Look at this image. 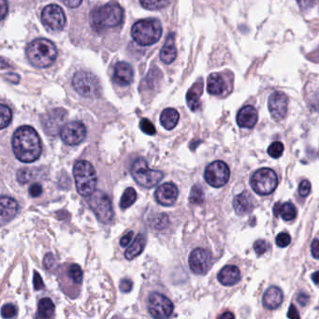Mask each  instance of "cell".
Returning a JSON list of instances; mask_svg holds the SVG:
<instances>
[{
    "label": "cell",
    "instance_id": "6da1fadb",
    "mask_svg": "<svg viewBox=\"0 0 319 319\" xmlns=\"http://www.w3.org/2000/svg\"><path fill=\"white\" fill-rule=\"evenodd\" d=\"M12 150L16 158L24 163H31L41 156V138L29 125L20 126L12 136Z\"/></svg>",
    "mask_w": 319,
    "mask_h": 319
},
{
    "label": "cell",
    "instance_id": "7a4b0ae2",
    "mask_svg": "<svg viewBox=\"0 0 319 319\" xmlns=\"http://www.w3.org/2000/svg\"><path fill=\"white\" fill-rule=\"evenodd\" d=\"M26 56L33 66L44 69L52 65L57 56V49L51 41L38 39L27 46Z\"/></svg>",
    "mask_w": 319,
    "mask_h": 319
},
{
    "label": "cell",
    "instance_id": "3957f363",
    "mask_svg": "<svg viewBox=\"0 0 319 319\" xmlns=\"http://www.w3.org/2000/svg\"><path fill=\"white\" fill-rule=\"evenodd\" d=\"M123 18V9L115 3L97 8L91 13L93 27L97 31L115 27L122 23Z\"/></svg>",
    "mask_w": 319,
    "mask_h": 319
},
{
    "label": "cell",
    "instance_id": "277c9868",
    "mask_svg": "<svg viewBox=\"0 0 319 319\" xmlns=\"http://www.w3.org/2000/svg\"><path fill=\"white\" fill-rule=\"evenodd\" d=\"M73 175L77 191L82 196H90L96 191L97 172L90 162L79 160L73 167Z\"/></svg>",
    "mask_w": 319,
    "mask_h": 319
},
{
    "label": "cell",
    "instance_id": "5b68a950",
    "mask_svg": "<svg viewBox=\"0 0 319 319\" xmlns=\"http://www.w3.org/2000/svg\"><path fill=\"white\" fill-rule=\"evenodd\" d=\"M134 41L142 46L156 43L162 36V25L156 19H144L137 22L131 28Z\"/></svg>",
    "mask_w": 319,
    "mask_h": 319
},
{
    "label": "cell",
    "instance_id": "8992f818",
    "mask_svg": "<svg viewBox=\"0 0 319 319\" xmlns=\"http://www.w3.org/2000/svg\"><path fill=\"white\" fill-rule=\"evenodd\" d=\"M130 172L136 183L145 188H152L158 185L164 177L162 172L149 169L146 160L142 157L134 161Z\"/></svg>",
    "mask_w": 319,
    "mask_h": 319
},
{
    "label": "cell",
    "instance_id": "52a82bcc",
    "mask_svg": "<svg viewBox=\"0 0 319 319\" xmlns=\"http://www.w3.org/2000/svg\"><path fill=\"white\" fill-rule=\"evenodd\" d=\"M74 89L84 98H97L101 93V85L98 79L90 72L79 71L72 78Z\"/></svg>",
    "mask_w": 319,
    "mask_h": 319
},
{
    "label": "cell",
    "instance_id": "ba28073f",
    "mask_svg": "<svg viewBox=\"0 0 319 319\" xmlns=\"http://www.w3.org/2000/svg\"><path fill=\"white\" fill-rule=\"evenodd\" d=\"M250 184L253 190L258 195H270L277 187V175L271 169L263 168L253 174L250 179Z\"/></svg>",
    "mask_w": 319,
    "mask_h": 319
},
{
    "label": "cell",
    "instance_id": "9c48e42d",
    "mask_svg": "<svg viewBox=\"0 0 319 319\" xmlns=\"http://www.w3.org/2000/svg\"><path fill=\"white\" fill-rule=\"evenodd\" d=\"M88 204L97 216V218L104 224L110 223L113 219V210L112 201L109 196L102 191H95L89 196Z\"/></svg>",
    "mask_w": 319,
    "mask_h": 319
},
{
    "label": "cell",
    "instance_id": "30bf717a",
    "mask_svg": "<svg viewBox=\"0 0 319 319\" xmlns=\"http://www.w3.org/2000/svg\"><path fill=\"white\" fill-rule=\"evenodd\" d=\"M173 304L170 298L164 295L154 292L148 299V311L154 319L170 318L173 313Z\"/></svg>",
    "mask_w": 319,
    "mask_h": 319
},
{
    "label": "cell",
    "instance_id": "8fae6325",
    "mask_svg": "<svg viewBox=\"0 0 319 319\" xmlns=\"http://www.w3.org/2000/svg\"><path fill=\"white\" fill-rule=\"evenodd\" d=\"M229 176L230 171L228 166L219 160L208 165L204 172L206 182L214 187L224 186L228 182Z\"/></svg>",
    "mask_w": 319,
    "mask_h": 319
},
{
    "label": "cell",
    "instance_id": "7c38bea8",
    "mask_svg": "<svg viewBox=\"0 0 319 319\" xmlns=\"http://www.w3.org/2000/svg\"><path fill=\"white\" fill-rule=\"evenodd\" d=\"M41 21L48 30H62L66 25L65 12L58 5L50 4L42 10Z\"/></svg>",
    "mask_w": 319,
    "mask_h": 319
},
{
    "label": "cell",
    "instance_id": "4fadbf2b",
    "mask_svg": "<svg viewBox=\"0 0 319 319\" xmlns=\"http://www.w3.org/2000/svg\"><path fill=\"white\" fill-rule=\"evenodd\" d=\"M213 262V257L209 251L204 248H196L188 258V264L191 270L196 274H205L210 270Z\"/></svg>",
    "mask_w": 319,
    "mask_h": 319
},
{
    "label": "cell",
    "instance_id": "5bb4252c",
    "mask_svg": "<svg viewBox=\"0 0 319 319\" xmlns=\"http://www.w3.org/2000/svg\"><path fill=\"white\" fill-rule=\"evenodd\" d=\"M62 141L68 145H78L83 142L86 137V127L79 121L66 123L60 130Z\"/></svg>",
    "mask_w": 319,
    "mask_h": 319
},
{
    "label": "cell",
    "instance_id": "9a60e30c",
    "mask_svg": "<svg viewBox=\"0 0 319 319\" xmlns=\"http://www.w3.org/2000/svg\"><path fill=\"white\" fill-rule=\"evenodd\" d=\"M269 111L275 121L283 120L288 113V98L283 92H273L268 101Z\"/></svg>",
    "mask_w": 319,
    "mask_h": 319
},
{
    "label": "cell",
    "instance_id": "2e32d148",
    "mask_svg": "<svg viewBox=\"0 0 319 319\" xmlns=\"http://www.w3.org/2000/svg\"><path fill=\"white\" fill-rule=\"evenodd\" d=\"M67 116V112L63 109H54L46 113L42 118L43 129L49 135H55L61 130L62 123Z\"/></svg>",
    "mask_w": 319,
    "mask_h": 319
},
{
    "label": "cell",
    "instance_id": "e0dca14e",
    "mask_svg": "<svg viewBox=\"0 0 319 319\" xmlns=\"http://www.w3.org/2000/svg\"><path fill=\"white\" fill-rule=\"evenodd\" d=\"M179 195L178 187L172 183H166L157 187L154 193V197L160 205L172 206L176 202Z\"/></svg>",
    "mask_w": 319,
    "mask_h": 319
},
{
    "label": "cell",
    "instance_id": "ac0fdd59",
    "mask_svg": "<svg viewBox=\"0 0 319 319\" xmlns=\"http://www.w3.org/2000/svg\"><path fill=\"white\" fill-rule=\"evenodd\" d=\"M134 71L132 67L126 62H118L114 66L113 81L121 86L129 85L133 82Z\"/></svg>",
    "mask_w": 319,
    "mask_h": 319
},
{
    "label": "cell",
    "instance_id": "d6986e66",
    "mask_svg": "<svg viewBox=\"0 0 319 319\" xmlns=\"http://www.w3.org/2000/svg\"><path fill=\"white\" fill-rule=\"evenodd\" d=\"M228 82L221 73H213L209 76L207 90L213 96H221L228 91Z\"/></svg>",
    "mask_w": 319,
    "mask_h": 319
},
{
    "label": "cell",
    "instance_id": "ffe728a7",
    "mask_svg": "<svg viewBox=\"0 0 319 319\" xmlns=\"http://www.w3.org/2000/svg\"><path fill=\"white\" fill-rule=\"evenodd\" d=\"M258 119V114L255 107L245 106L240 110L237 114V123L244 128H252L256 125Z\"/></svg>",
    "mask_w": 319,
    "mask_h": 319
},
{
    "label": "cell",
    "instance_id": "44dd1931",
    "mask_svg": "<svg viewBox=\"0 0 319 319\" xmlns=\"http://www.w3.org/2000/svg\"><path fill=\"white\" fill-rule=\"evenodd\" d=\"M18 212L17 201L10 197L3 196L1 197V223L2 225L10 222Z\"/></svg>",
    "mask_w": 319,
    "mask_h": 319
},
{
    "label": "cell",
    "instance_id": "7402d4cb",
    "mask_svg": "<svg viewBox=\"0 0 319 319\" xmlns=\"http://www.w3.org/2000/svg\"><path fill=\"white\" fill-rule=\"evenodd\" d=\"M203 92V81L199 79L186 94V103L192 112H196L200 107V96Z\"/></svg>",
    "mask_w": 319,
    "mask_h": 319
},
{
    "label": "cell",
    "instance_id": "603a6c76",
    "mask_svg": "<svg viewBox=\"0 0 319 319\" xmlns=\"http://www.w3.org/2000/svg\"><path fill=\"white\" fill-rule=\"evenodd\" d=\"M218 281L224 286H233L241 279L240 270L236 266L228 265L223 268L218 273Z\"/></svg>",
    "mask_w": 319,
    "mask_h": 319
},
{
    "label": "cell",
    "instance_id": "cb8c5ba5",
    "mask_svg": "<svg viewBox=\"0 0 319 319\" xmlns=\"http://www.w3.org/2000/svg\"><path fill=\"white\" fill-rule=\"evenodd\" d=\"M263 305L269 310L276 309L283 302V292L277 287H272L268 289L263 296Z\"/></svg>",
    "mask_w": 319,
    "mask_h": 319
},
{
    "label": "cell",
    "instance_id": "d4e9b609",
    "mask_svg": "<svg viewBox=\"0 0 319 319\" xmlns=\"http://www.w3.org/2000/svg\"><path fill=\"white\" fill-rule=\"evenodd\" d=\"M253 198L248 192H243L237 195L233 199L234 210L239 216H245L253 208Z\"/></svg>",
    "mask_w": 319,
    "mask_h": 319
},
{
    "label": "cell",
    "instance_id": "484cf974",
    "mask_svg": "<svg viewBox=\"0 0 319 319\" xmlns=\"http://www.w3.org/2000/svg\"><path fill=\"white\" fill-rule=\"evenodd\" d=\"M176 56L177 48L175 46L174 34L171 33L167 37V41L160 51V59L164 62L165 64H171L174 61Z\"/></svg>",
    "mask_w": 319,
    "mask_h": 319
},
{
    "label": "cell",
    "instance_id": "4316f807",
    "mask_svg": "<svg viewBox=\"0 0 319 319\" xmlns=\"http://www.w3.org/2000/svg\"><path fill=\"white\" fill-rule=\"evenodd\" d=\"M179 113L172 108L165 109L160 115V123L167 130L173 129L179 122Z\"/></svg>",
    "mask_w": 319,
    "mask_h": 319
},
{
    "label": "cell",
    "instance_id": "83f0119b",
    "mask_svg": "<svg viewBox=\"0 0 319 319\" xmlns=\"http://www.w3.org/2000/svg\"><path fill=\"white\" fill-rule=\"evenodd\" d=\"M145 237L143 234H138L136 239L134 240L132 245H130L127 247L125 253H124V257L128 260H132L135 257L140 256L142 252L144 251V246H145Z\"/></svg>",
    "mask_w": 319,
    "mask_h": 319
},
{
    "label": "cell",
    "instance_id": "f1b7e54d",
    "mask_svg": "<svg viewBox=\"0 0 319 319\" xmlns=\"http://www.w3.org/2000/svg\"><path fill=\"white\" fill-rule=\"evenodd\" d=\"M54 315V304L51 298H41L38 307V318L51 319Z\"/></svg>",
    "mask_w": 319,
    "mask_h": 319
},
{
    "label": "cell",
    "instance_id": "f546056e",
    "mask_svg": "<svg viewBox=\"0 0 319 319\" xmlns=\"http://www.w3.org/2000/svg\"><path fill=\"white\" fill-rule=\"evenodd\" d=\"M136 199H137L136 190L132 187H129V188L125 189V191L123 192V196L121 197V201H120V207L123 210L127 209L128 207H130L133 204L134 202L136 201Z\"/></svg>",
    "mask_w": 319,
    "mask_h": 319
},
{
    "label": "cell",
    "instance_id": "4dcf8cb0",
    "mask_svg": "<svg viewBox=\"0 0 319 319\" xmlns=\"http://www.w3.org/2000/svg\"><path fill=\"white\" fill-rule=\"evenodd\" d=\"M280 215L285 221H291L295 219L297 216V211L295 206L291 202H286L280 208Z\"/></svg>",
    "mask_w": 319,
    "mask_h": 319
},
{
    "label": "cell",
    "instance_id": "1f68e13d",
    "mask_svg": "<svg viewBox=\"0 0 319 319\" xmlns=\"http://www.w3.org/2000/svg\"><path fill=\"white\" fill-rule=\"evenodd\" d=\"M204 200V192L203 189L201 188V186L198 185H195L190 192V196H189V201L192 204L195 205H200L203 203Z\"/></svg>",
    "mask_w": 319,
    "mask_h": 319
},
{
    "label": "cell",
    "instance_id": "d6a6232c",
    "mask_svg": "<svg viewBox=\"0 0 319 319\" xmlns=\"http://www.w3.org/2000/svg\"><path fill=\"white\" fill-rule=\"evenodd\" d=\"M141 5L146 10H160L165 8L170 0H140Z\"/></svg>",
    "mask_w": 319,
    "mask_h": 319
},
{
    "label": "cell",
    "instance_id": "836d02e7",
    "mask_svg": "<svg viewBox=\"0 0 319 319\" xmlns=\"http://www.w3.org/2000/svg\"><path fill=\"white\" fill-rule=\"evenodd\" d=\"M149 221L152 227L157 230L163 229L169 224V218L165 214H160L158 216H154L153 218L149 219Z\"/></svg>",
    "mask_w": 319,
    "mask_h": 319
},
{
    "label": "cell",
    "instance_id": "e575fe53",
    "mask_svg": "<svg viewBox=\"0 0 319 319\" xmlns=\"http://www.w3.org/2000/svg\"><path fill=\"white\" fill-rule=\"evenodd\" d=\"M0 113H1V120H0V128L3 129L8 126L12 119V113L10 108L4 104L0 106Z\"/></svg>",
    "mask_w": 319,
    "mask_h": 319
},
{
    "label": "cell",
    "instance_id": "d590c367",
    "mask_svg": "<svg viewBox=\"0 0 319 319\" xmlns=\"http://www.w3.org/2000/svg\"><path fill=\"white\" fill-rule=\"evenodd\" d=\"M69 276L72 278L76 284H81L82 281V270L81 267L77 264H72L69 269Z\"/></svg>",
    "mask_w": 319,
    "mask_h": 319
},
{
    "label": "cell",
    "instance_id": "8d00e7d4",
    "mask_svg": "<svg viewBox=\"0 0 319 319\" xmlns=\"http://www.w3.org/2000/svg\"><path fill=\"white\" fill-rule=\"evenodd\" d=\"M284 153V144L280 142H274L268 148V154L272 158H279Z\"/></svg>",
    "mask_w": 319,
    "mask_h": 319
},
{
    "label": "cell",
    "instance_id": "74e56055",
    "mask_svg": "<svg viewBox=\"0 0 319 319\" xmlns=\"http://www.w3.org/2000/svg\"><path fill=\"white\" fill-rule=\"evenodd\" d=\"M140 128L142 129V131L144 133L147 134V135L153 136V135L156 133V130H155V127H154L153 123L150 120L146 119V118H144V119L141 120Z\"/></svg>",
    "mask_w": 319,
    "mask_h": 319
},
{
    "label": "cell",
    "instance_id": "f35d334b",
    "mask_svg": "<svg viewBox=\"0 0 319 319\" xmlns=\"http://www.w3.org/2000/svg\"><path fill=\"white\" fill-rule=\"evenodd\" d=\"M3 319H12L17 315V308L13 304H6L1 309Z\"/></svg>",
    "mask_w": 319,
    "mask_h": 319
},
{
    "label": "cell",
    "instance_id": "ab89813d",
    "mask_svg": "<svg viewBox=\"0 0 319 319\" xmlns=\"http://www.w3.org/2000/svg\"><path fill=\"white\" fill-rule=\"evenodd\" d=\"M31 172L29 169H20L17 172V181L21 185H25L31 180Z\"/></svg>",
    "mask_w": 319,
    "mask_h": 319
},
{
    "label": "cell",
    "instance_id": "60d3db41",
    "mask_svg": "<svg viewBox=\"0 0 319 319\" xmlns=\"http://www.w3.org/2000/svg\"><path fill=\"white\" fill-rule=\"evenodd\" d=\"M254 249H255L257 256H261L267 252V250L269 249V244L264 240H258L254 244Z\"/></svg>",
    "mask_w": 319,
    "mask_h": 319
},
{
    "label": "cell",
    "instance_id": "b9f144b4",
    "mask_svg": "<svg viewBox=\"0 0 319 319\" xmlns=\"http://www.w3.org/2000/svg\"><path fill=\"white\" fill-rule=\"evenodd\" d=\"M291 243V237L286 232H282L276 237V245L279 247H287Z\"/></svg>",
    "mask_w": 319,
    "mask_h": 319
},
{
    "label": "cell",
    "instance_id": "7bdbcfd3",
    "mask_svg": "<svg viewBox=\"0 0 319 319\" xmlns=\"http://www.w3.org/2000/svg\"><path fill=\"white\" fill-rule=\"evenodd\" d=\"M311 192V184L307 180H304L298 186V193L301 196H307Z\"/></svg>",
    "mask_w": 319,
    "mask_h": 319
},
{
    "label": "cell",
    "instance_id": "ee69618b",
    "mask_svg": "<svg viewBox=\"0 0 319 319\" xmlns=\"http://www.w3.org/2000/svg\"><path fill=\"white\" fill-rule=\"evenodd\" d=\"M120 290L123 292V293H127V292H130L131 289L133 288V283L130 279H122L121 282H120Z\"/></svg>",
    "mask_w": 319,
    "mask_h": 319
},
{
    "label": "cell",
    "instance_id": "f6af8a7d",
    "mask_svg": "<svg viewBox=\"0 0 319 319\" xmlns=\"http://www.w3.org/2000/svg\"><path fill=\"white\" fill-rule=\"evenodd\" d=\"M55 264V259L54 257L52 256L51 253H48L45 257H44V260H43V265L44 267L46 268L47 270H51L52 268L54 267Z\"/></svg>",
    "mask_w": 319,
    "mask_h": 319
},
{
    "label": "cell",
    "instance_id": "bcb514c9",
    "mask_svg": "<svg viewBox=\"0 0 319 319\" xmlns=\"http://www.w3.org/2000/svg\"><path fill=\"white\" fill-rule=\"evenodd\" d=\"M43 189L40 184H34L29 187V195L32 197H38L42 194Z\"/></svg>",
    "mask_w": 319,
    "mask_h": 319
},
{
    "label": "cell",
    "instance_id": "7dc6e473",
    "mask_svg": "<svg viewBox=\"0 0 319 319\" xmlns=\"http://www.w3.org/2000/svg\"><path fill=\"white\" fill-rule=\"evenodd\" d=\"M33 284H34V288L35 290H41L42 288H44V284L42 281L41 274L37 271L34 272V279H33Z\"/></svg>",
    "mask_w": 319,
    "mask_h": 319
},
{
    "label": "cell",
    "instance_id": "c3c4849f",
    "mask_svg": "<svg viewBox=\"0 0 319 319\" xmlns=\"http://www.w3.org/2000/svg\"><path fill=\"white\" fill-rule=\"evenodd\" d=\"M132 237H133V231H130L127 234H125L120 240V245L122 247L128 246L129 244H130V242H131V240H132Z\"/></svg>",
    "mask_w": 319,
    "mask_h": 319
},
{
    "label": "cell",
    "instance_id": "681fc988",
    "mask_svg": "<svg viewBox=\"0 0 319 319\" xmlns=\"http://www.w3.org/2000/svg\"><path fill=\"white\" fill-rule=\"evenodd\" d=\"M311 251L312 255L315 258L319 259V240H314L312 245H311Z\"/></svg>",
    "mask_w": 319,
    "mask_h": 319
},
{
    "label": "cell",
    "instance_id": "f907efd6",
    "mask_svg": "<svg viewBox=\"0 0 319 319\" xmlns=\"http://www.w3.org/2000/svg\"><path fill=\"white\" fill-rule=\"evenodd\" d=\"M63 3L69 8H77L82 4V0H62Z\"/></svg>",
    "mask_w": 319,
    "mask_h": 319
},
{
    "label": "cell",
    "instance_id": "816d5d0a",
    "mask_svg": "<svg viewBox=\"0 0 319 319\" xmlns=\"http://www.w3.org/2000/svg\"><path fill=\"white\" fill-rule=\"evenodd\" d=\"M297 1H298V6L300 7L301 10H306L313 5L315 0H297Z\"/></svg>",
    "mask_w": 319,
    "mask_h": 319
},
{
    "label": "cell",
    "instance_id": "f5cc1de1",
    "mask_svg": "<svg viewBox=\"0 0 319 319\" xmlns=\"http://www.w3.org/2000/svg\"><path fill=\"white\" fill-rule=\"evenodd\" d=\"M288 317L289 319H298L299 318L298 311H297V309H296V307L293 304L290 306V308L288 310Z\"/></svg>",
    "mask_w": 319,
    "mask_h": 319
},
{
    "label": "cell",
    "instance_id": "db71d44e",
    "mask_svg": "<svg viewBox=\"0 0 319 319\" xmlns=\"http://www.w3.org/2000/svg\"><path fill=\"white\" fill-rule=\"evenodd\" d=\"M1 16H2V19H4L8 13V3L6 0H1Z\"/></svg>",
    "mask_w": 319,
    "mask_h": 319
},
{
    "label": "cell",
    "instance_id": "11a10c76",
    "mask_svg": "<svg viewBox=\"0 0 319 319\" xmlns=\"http://www.w3.org/2000/svg\"><path fill=\"white\" fill-rule=\"evenodd\" d=\"M309 301V296L304 294V293H300L298 294V302L300 305H306L307 302Z\"/></svg>",
    "mask_w": 319,
    "mask_h": 319
},
{
    "label": "cell",
    "instance_id": "9f6ffc18",
    "mask_svg": "<svg viewBox=\"0 0 319 319\" xmlns=\"http://www.w3.org/2000/svg\"><path fill=\"white\" fill-rule=\"evenodd\" d=\"M7 77V80H9L10 82H12V83H17L20 81V77L17 75V74H13V73H10V74H7L6 75Z\"/></svg>",
    "mask_w": 319,
    "mask_h": 319
},
{
    "label": "cell",
    "instance_id": "6f0895ef",
    "mask_svg": "<svg viewBox=\"0 0 319 319\" xmlns=\"http://www.w3.org/2000/svg\"><path fill=\"white\" fill-rule=\"evenodd\" d=\"M312 280L314 281V283H315V284L319 285V271H316V272H314V274L312 275Z\"/></svg>",
    "mask_w": 319,
    "mask_h": 319
},
{
    "label": "cell",
    "instance_id": "680465c9",
    "mask_svg": "<svg viewBox=\"0 0 319 319\" xmlns=\"http://www.w3.org/2000/svg\"><path fill=\"white\" fill-rule=\"evenodd\" d=\"M220 319H234V315L229 313V312H226L225 314H223L222 316L219 317Z\"/></svg>",
    "mask_w": 319,
    "mask_h": 319
}]
</instances>
